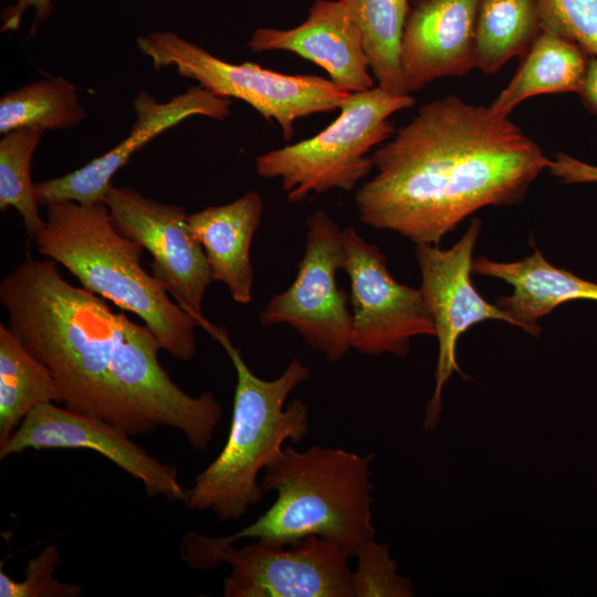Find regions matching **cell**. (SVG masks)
I'll return each mask as SVG.
<instances>
[{
    "instance_id": "1",
    "label": "cell",
    "mask_w": 597,
    "mask_h": 597,
    "mask_svg": "<svg viewBox=\"0 0 597 597\" xmlns=\"http://www.w3.org/2000/svg\"><path fill=\"white\" fill-rule=\"evenodd\" d=\"M8 326L54 376L72 411L132 436L165 427L205 451L222 410L211 391L191 396L161 366L145 324L67 282L50 260L27 256L0 283Z\"/></svg>"
},
{
    "instance_id": "2",
    "label": "cell",
    "mask_w": 597,
    "mask_h": 597,
    "mask_svg": "<svg viewBox=\"0 0 597 597\" xmlns=\"http://www.w3.org/2000/svg\"><path fill=\"white\" fill-rule=\"evenodd\" d=\"M371 156L376 172L355 192L359 220L433 245L475 211L521 201L551 160L509 116L450 94Z\"/></svg>"
},
{
    "instance_id": "3",
    "label": "cell",
    "mask_w": 597,
    "mask_h": 597,
    "mask_svg": "<svg viewBox=\"0 0 597 597\" xmlns=\"http://www.w3.org/2000/svg\"><path fill=\"white\" fill-rule=\"evenodd\" d=\"M45 207V227L34 241L38 252L65 268L82 287L138 316L175 359L190 362L199 323L143 268L144 248L116 228L107 206L65 201Z\"/></svg>"
},
{
    "instance_id": "4",
    "label": "cell",
    "mask_w": 597,
    "mask_h": 597,
    "mask_svg": "<svg viewBox=\"0 0 597 597\" xmlns=\"http://www.w3.org/2000/svg\"><path fill=\"white\" fill-rule=\"evenodd\" d=\"M205 331L230 357L237 374L228 439L217 458L188 490L185 504L210 510L220 522L238 521L263 501L259 474L282 452L283 443L300 442L310 430L308 407L301 399H286L311 375L294 358L275 379L256 376L232 344L227 331L213 323Z\"/></svg>"
},
{
    "instance_id": "5",
    "label": "cell",
    "mask_w": 597,
    "mask_h": 597,
    "mask_svg": "<svg viewBox=\"0 0 597 597\" xmlns=\"http://www.w3.org/2000/svg\"><path fill=\"white\" fill-rule=\"evenodd\" d=\"M370 461V455L345 449L313 446L298 451L285 447L260 481L265 492H276L274 503L234 534L208 538L217 545L244 538L290 544L317 535L355 557L376 534Z\"/></svg>"
},
{
    "instance_id": "6",
    "label": "cell",
    "mask_w": 597,
    "mask_h": 597,
    "mask_svg": "<svg viewBox=\"0 0 597 597\" xmlns=\"http://www.w3.org/2000/svg\"><path fill=\"white\" fill-rule=\"evenodd\" d=\"M413 104L410 94H394L379 86L349 93L338 116L322 132L258 156L256 174L280 179L292 203L311 193L352 191L375 168L369 151L395 134L390 116Z\"/></svg>"
},
{
    "instance_id": "7",
    "label": "cell",
    "mask_w": 597,
    "mask_h": 597,
    "mask_svg": "<svg viewBox=\"0 0 597 597\" xmlns=\"http://www.w3.org/2000/svg\"><path fill=\"white\" fill-rule=\"evenodd\" d=\"M136 48L156 70L177 73L217 96L249 104L264 119L275 122L284 139L303 117L341 107L349 92L313 74H283L252 62L230 63L172 31H153L136 39Z\"/></svg>"
},
{
    "instance_id": "8",
    "label": "cell",
    "mask_w": 597,
    "mask_h": 597,
    "mask_svg": "<svg viewBox=\"0 0 597 597\" xmlns=\"http://www.w3.org/2000/svg\"><path fill=\"white\" fill-rule=\"evenodd\" d=\"M181 558L190 568L230 566L224 597H354L350 554L337 544L311 535L290 544L253 540L243 547L217 545L189 532Z\"/></svg>"
},
{
    "instance_id": "9",
    "label": "cell",
    "mask_w": 597,
    "mask_h": 597,
    "mask_svg": "<svg viewBox=\"0 0 597 597\" xmlns=\"http://www.w3.org/2000/svg\"><path fill=\"white\" fill-rule=\"evenodd\" d=\"M306 239L293 283L274 294L261 311L262 326L287 325L327 362H341L352 349V313L337 285L343 270V229L323 210L306 220Z\"/></svg>"
},
{
    "instance_id": "10",
    "label": "cell",
    "mask_w": 597,
    "mask_h": 597,
    "mask_svg": "<svg viewBox=\"0 0 597 597\" xmlns=\"http://www.w3.org/2000/svg\"><path fill=\"white\" fill-rule=\"evenodd\" d=\"M343 270L350 284L352 349L404 357L415 336H436L420 289L398 282L380 249L354 227L343 229Z\"/></svg>"
},
{
    "instance_id": "11",
    "label": "cell",
    "mask_w": 597,
    "mask_h": 597,
    "mask_svg": "<svg viewBox=\"0 0 597 597\" xmlns=\"http://www.w3.org/2000/svg\"><path fill=\"white\" fill-rule=\"evenodd\" d=\"M482 222L473 219L468 230L450 249L416 244L421 275L420 291L436 327L439 352L436 387L427 405L423 428L434 429L442 410V390L453 373L467 376L457 362V343L473 325L489 320L515 322L496 304L482 297L471 282L473 250Z\"/></svg>"
},
{
    "instance_id": "12",
    "label": "cell",
    "mask_w": 597,
    "mask_h": 597,
    "mask_svg": "<svg viewBox=\"0 0 597 597\" xmlns=\"http://www.w3.org/2000/svg\"><path fill=\"white\" fill-rule=\"evenodd\" d=\"M104 203L116 228L139 243L153 258L151 274L161 281L172 300L205 328L203 295L212 282L201 244L179 206L147 198L129 187L112 186Z\"/></svg>"
},
{
    "instance_id": "13",
    "label": "cell",
    "mask_w": 597,
    "mask_h": 597,
    "mask_svg": "<svg viewBox=\"0 0 597 597\" xmlns=\"http://www.w3.org/2000/svg\"><path fill=\"white\" fill-rule=\"evenodd\" d=\"M94 450L140 481L147 495L185 503L188 494L175 465L164 463L135 443L121 428L98 418L45 402L33 408L0 444V459L29 449Z\"/></svg>"
},
{
    "instance_id": "14",
    "label": "cell",
    "mask_w": 597,
    "mask_h": 597,
    "mask_svg": "<svg viewBox=\"0 0 597 597\" xmlns=\"http://www.w3.org/2000/svg\"><path fill=\"white\" fill-rule=\"evenodd\" d=\"M231 100L193 85L167 102H159L146 91L134 100L135 122L129 134L115 147L81 168L34 185L38 202L93 205L104 202L114 175L145 145L192 116L224 121L231 115Z\"/></svg>"
},
{
    "instance_id": "15",
    "label": "cell",
    "mask_w": 597,
    "mask_h": 597,
    "mask_svg": "<svg viewBox=\"0 0 597 597\" xmlns=\"http://www.w3.org/2000/svg\"><path fill=\"white\" fill-rule=\"evenodd\" d=\"M247 45L255 53L297 54L325 70L333 83L349 93L375 86L349 0H316L303 23L290 29L259 28Z\"/></svg>"
},
{
    "instance_id": "16",
    "label": "cell",
    "mask_w": 597,
    "mask_h": 597,
    "mask_svg": "<svg viewBox=\"0 0 597 597\" xmlns=\"http://www.w3.org/2000/svg\"><path fill=\"white\" fill-rule=\"evenodd\" d=\"M480 0H425L410 11L401 71L410 94L442 77L475 69L474 31Z\"/></svg>"
},
{
    "instance_id": "17",
    "label": "cell",
    "mask_w": 597,
    "mask_h": 597,
    "mask_svg": "<svg viewBox=\"0 0 597 597\" xmlns=\"http://www.w3.org/2000/svg\"><path fill=\"white\" fill-rule=\"evenodd\" d=\"M263 209L262 197L249 191L229 203L188 214L189 228L205 251L212 281L226 285L239 304L252 300L250 249Z\"/></svg>"
},
{
    "instance_id": "18",
    "label": "cell",
    "mask_w": 597,
    "mask_h": 597,
    "mask_svg": "<svg viewBox=\"0 0 597 597\" xmlns=\"http://www.w3.org/2000/svg\"><path fill=\"white\" fill-rule=\"evenodd\" d=\"M472 273L500 279L513 287L500 296L496 305L533 336H538V321L558 305L577 300L597 302V283L551 264L534 248L532 254L513 262H499L486 256L473 260Z\"/></svg>"
},
{
    "instance_id": "19",
    "label": "cell",
    "mask_w": 597,
    "mask_h": 597,
    "mask_svg": "<svg viewBox=\"0 0 597 597\" xmlns=\"http://www.w3.org/2000/svg\"><path fill=\"white\" fill-rule=\"evenodd\" d=\"M586 52L575 42L541 30L509 84L489 105L509 116L525 100L542 94L579 93L587 69Z\"/></svg>"
},
{
    "instance_id": "20",
    "label": "cell",
    "mask_w": 597,
    "mask_h": 597,
    "mask_svg": "<svg viewBox=\"0 0 597 597\" xmlns=\"http://www.w3.org/2000/svg\"><path fill=\"white\" fill-rule=\"evenodd\" d=\"M45 402H63L54 376L0 323V444L33 408Z\"/></svg>"
},
{
    "instance_id": "21",
    "label": "cell",
    "mask_w": 597,
    "mask_h": 597,
    "mask_svg": "<svg viewBox=\"0 0 597 597\" xmlns=\"http://www.w3.org/2000/svg\"><path fill=\"white\" fill-rule=\"evenodd\" d=\"M541 32L536 0H480L475 31V69L498 72L516 55H525Z\"/></svg>"
},
{
    "instance_id": "22",
    "label": "cell",
    "mask_w": 597,
    "mask_h": 597,
    "mask_svg": "<svg viewBox=\"0 0 597 597\" xmlns=\"http://www.w3.org/2000/svg\"><path fill=\"white\" fill-rule=\"evenodd\" d=\"M86 117L77 88L60 76L7 92L0 100L1 135L19 128L69 129Z\"/></svg>"
},
{
    "instance_id": "23",
    "label": "cell",
    "mask_w": 597,
    "mask_h": 597,
    "mask_svg": "<svg viewBox=\"0 0 597 597\" xmlns=\"http://www.w3.org/2000/svg\"><path fill=\"white\" fill-rule=\"evenodd\" d=\"M362 29L369 69L377 86L394 94L405 92L401 45L409 0H349Z\"/></svg>"
},
{
    "instance_id": "24",
    "label": "cell",
    "mask_w": 597,
    "mask_h": 597,
    "mask_svg": "<svg viewBox=\"0 0 597 597\" xmlns=\"http://www.w3.org/2000/svg\"><path fill=\"white\" fill-rule=\"evenodd\" d=\"M42 134L40 128L25 127L3 134L0 140V209L17 210L29 242H34L45 227L31 176L32 158Z\"/></svg>"
},
{
    "instance_id": "25",
    "label": "cell",
    "mask_w": 597,
    "mask_h": 597,
    "mask_svg": "<svg viewBox=\"0 0 597 597\" xmlns=\"http://www.w3.org/2000/svg\"><path fill=\"white\" fill-rule=\"evenodd\" d=\"M353 569L354 597H411L412 583L397 573V563L387 544L375 540L365 543L356 553Z\"/></svg>"
},
{
    "instance_id": "26",
    "label": "cell",
    "mask_w": 597,
    "mask_h": 597,
    "mask_svg": "<svg viewBox=\"0 0 597 597\" xmlns=\"http://www.w3.org/2000/svg\"><path fill=\"white\" fill-rule=\"evenodd\" d=\"M541 30L556 33L597 57V0H536Z\"/></svg>"
},
{
    "instance_id": "27",
    "label": "cell",
    "mask_w": 597,
    "mask_h": 597,
    "mask_svg": "<svg viewBox=\"0 0 597 597\" xmlns=\"http://www.w3.org/2000/svg\"><path fill=\"white\" fill-rule=\"evenodd\" d=\"M61 557L54 545L42 548L28 561L24 578L20 582L0 572L1 597H77L83 587L74 583H63L54 578V570Z\"/></svg>"
},
{
    "instance_id": "28",
    "label": "cell",
    "mask_w": 597,
    "mask_h": 597,
    "mask_svg": "<svg viewBox=\"0 0 597 597\" xmlns=\"http://www.w3.org/2000/svg\"><path fill=\"white\" fill-rule=\"evenodd\" d=\"M547 169L564 184L597 182V166L565 153H557L551 158Z\"/></svg>"
},
{
    "instance_id": "29",
    "label": "cell",
    "mask_w": 597,
    "mask_h": 597,
    "mask_svg": "<svg viewBox=\"0 0 597 597\" xmlns=\"http://www.w3.org/2000/svg\"><path fill=\"white\" fill-rule=\"evenodd\" d=\"M52 0H17L3 10L1 14V31H15L19 29L23 15L29 10L34 11L32 32L45 21L52 12Z\"/></svg>"
},
{
    "instance_id": "30",
    "label": "cell",
    "mask_w": 597,
    "mask_h": 597,
    "mask_svg": "<svg viewBox=\"0 0 597 597\" xmlns=\"http://www.w3.org/2000/svg\"><path fill=\"white\" fill-rule=\"evenodd\" d=\"M585 105L597 114V57H588L582 88L578 93Z\"/></svg>"
},
{
    "instance_id": "31",
    "label": "cell",
    "mask_w": 597,
    "mask_h": 597,
    "mask_svg": "<svg viewBox=\"0 0 597 597\" xmlns=\"http://www.w3.org/2000/svg\"><path fill=\"white\" fill-rule=\"evenodd\" d=\"M416 1H417V4H418V3H420V2H422V1H425V0H416Z\"/></svg>"
}]
</instances>
